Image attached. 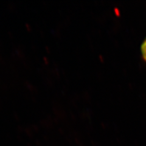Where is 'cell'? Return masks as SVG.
Returning <instances> with one entry per match:
<instances>
[{
	"mask_svg": "<svg viewBox=\"0 0 146 146\" xmlns=\"http://www.w3.org/2000/svg\"><path fill=\"white\" fill-rule=\"evenodd\" d=\"M141 52H142L144 59L146 61V38L143 43L142 46H141Z\"/></svg>",
	"mask_w": 146,
	"mask_h": 146,
	"instance_id": "cell-1",
	"label": "cell"
}]
</instances>
